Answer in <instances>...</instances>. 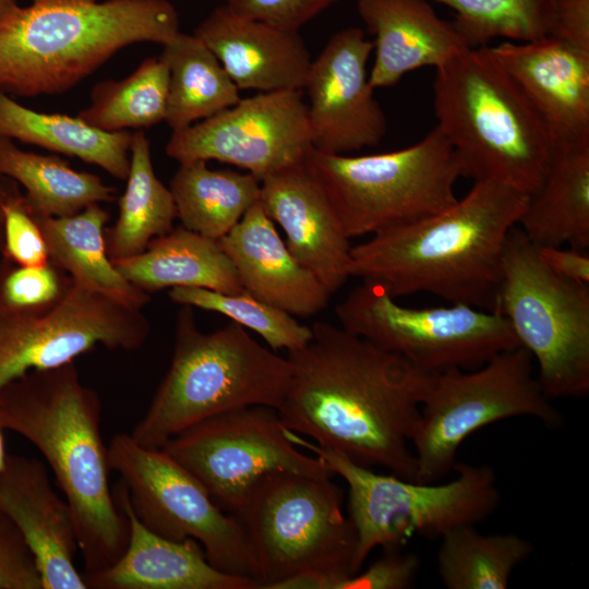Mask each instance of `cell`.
I'll list each match as a JSON object with an SVG mask.
<instances>
[{
    "label": "cell",
    "mask_w": 589,
    "mask_h": 589,
    "mask_svg": "<svg viewBox=\"0 0 589 589\" xmlns=\"http://www.w3.org/2000/svg\"><path fill=\"white\" fill-rule=\"evenodd\" d=\"M340 327L394 353L425 374L472 370L520 346L498 312L471 305L408 308L362 281L335 308Z\"/></svg>",
    "instance_id": "obj_12"
},
{
    "label": "cell",
    "mask_w": 589,
    "mask_h": 589,
    "mask_svg": "<svg viewBox=\"0 0 589 589\" xmlns=\"http://www.w3.org/2000/svg\"><path fill=\"white\" fill-rule=\"evenodd\" d=\"M161 448L205 486L223 510L233 515L268 473L334 476L321 458L297 448L277 409L268 406L206 418L173 435Z\"/></svg>",
    "instance_id": "obj_14"
},
{
    "label": "cell",
    "mask_w": 589,
    "mask_h": 589,
    "mask_svg": "<svg viewBox=\"0 0 589 589\" xmlns=\"http://www.w3.org/2000/svg\"><path fill=\"white\" fill-rule=\"evenodd\" d=\"M3 429L0 426V476L4 468L8 453L5 450V442L2 433Z\"/></svg>",
    "instance_id": "obj_46"
},
{
    "label": "cell",
    "mask_w": 589,
    "mask_h": 589,
    "mask_svg": "<svg viewBox=\"0 0 589 589\" xmlns=\"http://www.w3.org/2000/svg\"><path fill=\"white\" fill-rule=\"evenodd\" d=\"M420 570V558L401 550L385 554L368 568L342 577L332 589H406L414 585Z\"/></svg>",
    "instance_id": "obj_39"
},
{
    "label": "cell",
    "mask_w": 589,
    "mask_h": 589,
    "mask_svg": "<svg viewBox=\"0 0 589 589\" xmlns=\"http://www.w3.org/2000/svg\"><path fill=\"white\" fill-rule=\"evenodd\" d=\"M113 496L129 520V542L121 557L110 567L83 575L87 588L260 589L254 579L212 566L196 540L175 541L146 528L135 516L121 481Z\"/></svg>",
    "instance_id": "obj_22"
},
{
    "label": "cell",
    "mask_w": 589,
    "mask_h": 589,
    "mask_svg": "<svg viewBox=\"0 0 589 589\" xmlns=\"http://www.w3.org/2000/svg\"><path fill=\"white\" fill-rule=\"evenodd\" d=\"M112 263L127 280L148 294L175 287L244 291L219 241L183 226L155 238L140 254Z\"/></svg>",
    "instance_id": "obj_26"
},
{
    "label": "cell",
    "mask_w": 589,
    "mask_h": 589,
    "mask_svg": "<svg viewBox=\"0 0 589 589\" xmlns=\"http://www.w3.org/2000/svg\"><path fill=\"white\" fill-rule=\"evenodd\" d=\"M133 133L107 132L77 117L35 111L0 91V137L77 157L119 180L130 169Z\"/></svg>",
    "instance_id": "obj_28"
},
{
    "label": "cell",
    "mask_w": 589,
    "mask_h": 589,
    "mask_svg": "<svg viewBox=\"0 0 589 589\" xmlns=\"http://www.w3.org/2000/svg\"><path fill=\"white\" fill-rule=\"evenodd\" d=\"M495 312L531 353L551 400L588 395L589 286L554 274L517 226L505 242Z\"/></svg>",
    "instance_id": "obj_11"
},
{
    "label": "cell",
    "mask_w": 589,
    "mask_h": 589,
    "mask_svg": "<svg viewBox=\"0 0 589 589\" xmlns=\"http://www.w3.org/2000/svg\"><path fill=\"white\" fill-rule=\"evenodd\" d=\"M548 36L589 52V0H553Z\"/></svg>",
    "instance_id": "obj_42"
},
{
    "label": "cell",
    "mask_w": 589,
    "mask_h": 589,
    "mask_svg": "<svg viewBox=\"0 0 589 589\" xmlns=\"http://www.w3.org/2000/svg\"><path fill=\"white\" fill-rule=\"evenodd\" d=\"M289 351L283 425L358 465L417 481L411 447L429 375L340 326L316 322Z\"/></svg>",
    "instance_id": "obj_1"
},
{
    "label": "cell",
    "mask_w": 589,
    "mask_h": 589,
    "mask_svg": "<svg viewBox=\"0 0 589 589\" xmlns=\"http://www.w3.org/2000/svg\"><path fill=\"white\" fill-rule=\"evenodd\" d=\"M519 228L536 247L589 245V142L553 144L539 187L528 195Z\"/></svg>",
    "instance_id": "obj_25"
},
{
    "label": "cell",
    "mask_w": 589,
    "mask_h": 589,
    "mask_svg": "<svg viewBox=\"0 0 589 589\" xmlns=\"http://www.w3.org/2000/svg\"><path fill=\"white\" fill-rule=\"evenodd\" d=\"M286 435L347 483L349 518L357 533L353 574L376 548L400 550L416 534L441 538L460 526L485 520L500 504L496 474L489 465L457 461L452 481L422 483L374 472L288 429Z\"/></svg>",
    "instance_id": "obj_7"
},
{
    "label": "cell",
    "mask_w": 589,
    "mask_h": 589,
    "mask_svg": "<svg viewBox=\"0 0 589 589\" xmlns=\"http://www.w3.org/2000/svg\"><path fill=\"white\" fill-rule=\"evenodd\" d=\"M0 175L25 189L29 208L39 216L68 217L115 199V188L98 176L74 170L60 157L23 151L8 137H0Z\"/></svg>",
    "instance_id": "obj_32"
},
{
    "label": "cell",
    "mask_w": 589,
    "mask_h": 589,
    "mask_svg": "<svg viewBox=\"0 0 589 589\" xmlns=\"http://www.w3.org/2000/svg\"><path fill=\"white\" fill-rule=\"evenodd\" d=\"M0 510L29 548L43 589H87L74 563L79 544L71 507L52 489L40 460L8 454L0 476Z\"/></svg>",
    "instance_id": "obj_20"
},
{
    "label": "cell",
    "mask_w": 589,
    "mask_h": 589,
    "mask_svg": "<svg viewBox=\"0 0 589 589\" xmlns=\"http://www.w3.org/2000/svg\"><path fill=\"white\" fill-rule=\"evenodd\" d=\"M303 91L257 93L172 131L166 154L180 163L216 160L260 181L303 163L313 149Z\"/></svg>",
    "instance_id": "obj_15"
},
{
    "label": "cell",
    "mask_w": 589,
    "mask_h": 589,
    "mask_svg": "<svg viewBox=\"0 0 589 589\" xmlns=\"http://www.w3.org/2000/svg\"><path fill=\"white\" fill-rule=\"evenodd\" d=\"M541 261L557 276L589 285V256L584 250L569 247H537Z\"/></svg>",
    "instance_id": "obj_43"
},
{
    "label": "cell",
    "mask_w": 589,
    "mask_h": 589,
    "mask_svg": "<svg viewBox=\"0 0 589 589\" xmlns=\"http://www.w3.org/2000/svg\"><path fill=\"white\" fill-rule=\"evenodd\" d=\"M168 294L178 304L227 316L260 335L273 350L293 351L304 347L312 338L311 326L302 325L293 315L245 291L228 293L196 287H175Z\"/></svg>",
    "instance_id": "obj_36"
},
{
    "label": "cell",
    "mask_w": 589,
    "mask_h": 589,
    "mask_svg": "<svg viewBox=\"0 0 589 589\" xmlns=\"http://www.w3.org/2000/svg\"><path fill=\"white\" fill-rule=\"evenodd\" d=\"M100 423V399L81 383L74 361L28 371L0 388V426L41 453L71 507L83 575L115 564L130 534L110 491Z\"/></svg>",
    "instance_id": "obj_3"
},
{
    "label": "cell",
    "mask_w": 589,
    "mask_h": 589,
    "mask_svg": "<svg viewBox=\"0 0 589 589\" xmlns=\"http://www.w3.org/2000/svg\"><path fill=\"white\" fill-rule=\"evenodd\" d=\"M340 0H225L233 12L276 27L299 32Z\"/></svg>",
    "instance_id": "obj_40"
},
{
    "label": "cell",
    "mask_w": 589,
    "mask_h": 589,
    "mask_svg": "<svg viewBox=\"0 0 589 589\" xmlns=\"http://www.w3.org/2000/svg\"><path fill=\"white\" fill-rule=\"evenodd\" d=\"M0 589H43L29 548L13 521L1 510Z\"/></svg>",
    "instance_id": "obj_41"
},
{
    "label": "cell",
    "mask_w": 589,
    "mask_h": 589,
    "mask_svg": "<svg viewBox=\"0 0 589 589\" xmlns=\"http://www.w3.org/2000/svg\"><path fill=\"white\" fill-rule=\"evenodd\" d=\"M332 478L268 473L236 514L249 538L260 589H276L302 574L324 575L318 589H332L353 574L357 533L342 512L344 490Z\"/></svg>",
    "instance_id": "obj_8"
},
{
    "label": "cell",
    "mask_w": 589,
    "mask_h": 589,
    "mask_svg": "<svg viewBox=\"0 0 589 589\" xmlns=\"http://www.w3.org/2000/svg\"><path fill=\"white\" fill-rule=\"evenodd\" d=\"M169 71L160 58H147L128 77L96 84L79 117L107 132L142 130L165 121Z\"/></svg>",
    "instance_id": "obj_34"
},
{
    "label": "cell",
    "mask_w": 589,
    "mask_h": 589,
    "mask_svg": "<svg viewBox=\"0 0 589 589\" xmlns=\"http://www.w3.org/2000/svg\"><path fill=\"white\" fill-rule=\"evenodd\" d=\"M308 165L349 239L409 224L457 202L462 177L455 152L434 127L408 147L370 155L312 149Z\"/></svg>",
    "instance_id": "obj_9"
},
{
    "label": "cell",
    "mask_w": 589,
    "mask_h": 589,
    "mask_svg": "<svg viewBox=\"0 0 589 589\" xmlns=\"http://www.w3.org/2000/svg\"><path fill=\"white\" fill-rule=\"evenodd\" d=\"M108 458L146 528L175 541L192 538L212 566L257 581L256 562L241 520L223 510L181 464L163 448L143 447L123 433L111 440Z\"/></svg>",
    "instance_id": "obj_13"
},
{
    "label": "cell",
    "mask_w": 589,
    "mask_h": 589,
    "mask_svg": "<svg viewBox=\"0 0 589 589\" xmlns=\"http://www.w3.org/2000/svg\"><path fill=\"white\" fill-rule=\"evenodd\" d=\"M218 241L249 294L299 317L327 306L332 294L291 254L260 201Z\"/></svg>",
    "instance_id": "obj_23"
},
{
    "label": "cell",
    "mask_w": 589,
    "mask_h": 589,
    "mask_svg": "<svg viewBox=\"0 0 589 589\" xmlns=\"http://www.w3.org/2000/svg\"><path fill=\"white\" fill-rule=\"evenodd\" d=\"M149 332L141 309L74 284L50 313L0 317V388L28 371L73 362L98 345L109 350H135Z\"/></svg>",
    "instance_id": "obj_16"
},
{
    "label": "cell",
    "mask_w": 589,
    "mask_h": 589,
    "mask_svg": "<svg viewBox=\"0 0 589 589\" xmlns=\"http://www.w3.org/2000/svg\"><path fill=\"white\" fill-rule=\"evenodd\" d=\"M292 368L230 321L211 333L197 327L193 308L178 313L170 366L131 437L161 448L173 435L218 413L249 406L279 409Z\"/></svg>",
    "instance_id": "obj_6"
},
{
    "label": "cell",
    "mask_w": 589,
    "mask_h": 589,
    "mask_svg": "<svg viewBox=\"0 0 589 589\" xmlns=\"http://www.w3.org/2000/svg\"><path fill=\"white\" fill-rule=\"evenodd\" d=\"M71 276L49 262L20 265L4 256L0 261V317H35L50 313L69 296Z\"/></svg>",
    "instance_id": "obj_37"
},
{
    "label": "cell",
    "mask_w": 589,
    "mask_h": 589,
    "mask_svg": "<svg viewBox=\"0 0 589 589\" xmlns=\"http://www.w3.org/2000/svg\"><path fill=\"white\" fill-rule=\"evenodd\" d=\"M440 539L437 572L448 589H506L513 570L534 551L520 536L482 534L476 525L460 526Z\"/></svg>",
    "instance_id": "obj_33"
},
{
    "label": "cell",
    "mask_w": 589,
    "mask_h": 589,
    "mask_svg": "<svg viewBox=\"0 0 589 589\" xmlns=\"http://www.w3.org/2000/svg\"><path fill=\"white\" fill-rule=\"evenodd\" d=\"M163 47L159 58L169 71L165 121L172 131L209 118L240 100L239 88L197 36L180 32Z\"/></svg>",
    "instance_id": "obj_30"
},
{
    "label": "cell",
    "mask_w": 589,
    "mask_h": 589,
    "mask_svg": "<svg viewBox=\"0 0 589 589\" xmlns=\"http://www.w3.org/2000/svg\"><path fill=\"white\" fill-rule=\"evenodd\" d=\"M372 40L359 27L336 32L312 59L304 88L313 148L347 155L377 146L387 133L369 81Z\"/></svg>",
    "instance_id": "obj_17"
},
{
    "label": "cell",
    "mask_w": 589,
    "mask_h": 589,
    "mask_svg": "<svg viewBox=\"0 0 589 589\" xmlns=\"http://www.w3.org/2000/svg\"><path fill=\"white\" fill-rule=\"evenodd\" d=\"M260 203L296 260L332 296L340 289L350 278L352 247L308 159L263 179Z\"/></svg>",
    "instance_id": "obj_18"
},
{
    "label": "cell",
    "mask_w": 589,
    "mask_h": 589,
    "mask_svg": "<svg viewBox=\"0 0 589 589\" xmlns=\"http://www.w3.org/2000/svg\"><path fill=\"white\" fill-rule=\"evenodd\" d=\"M17 187L19 184L14 180L0 175V253L3 249V203Z\"/></svg>",
    "instance_id": "obj_44"
},
{
    "label": "cell",
    "mask_w": 589,
    "mask_h": 589,
    "mask_svg": "<svg viewBox=\"0 0 589 589\" xmlns=\"http://www.w3.org/2000/svg\"><path fill=\"white\" fill-rule=\"evenodd\" d=\"M527 201L528 194L506 184L476 181L448 208L351 248L350 277L395 299L429 292L495 312L505 242Z\"/></svg>",
    "instance_id": "obj_2"
},
{
    "label": "cell",
    "mask_w": 589,
    "mask_h": 589,
    "mask_svg": "<svg viewBox=\"0 0 589 589\" xmlns=\"http://www.w3.org/2000/svg\"><path fill=\"white\" fill-rule=\"evenodd\" d=\"M180 33L168 0H33L0 28V91L63 93L135 43L166 45Z\"/></svg>",
    "instance_id": "obj_4"
},
{
    "label": "cell",
    "mask_w": 589,
    "mask_h": 589,
    "mask_svg": "<svg viewBox=\"0 0 589 589\" xmlns=\"http://www.w3.org/2000/svg\"><path fill=\"white\" fill-rule=\"evenodd\" d=\"M433 108L462 177L528 195L539 187L553 142L489 46L470 47L435 69Z\"/></svg>",
    "instance_id": "obj_5"
},
{
    "label": "cell",
    "mask_w": 589,
    "mask_h": 589,
    "mask_svg": "<svg viewBox=\"0 0 589 589\" xmlns=\"http://www.w3.org/2000/svg\"><path fill=\"white\" fill-rule=\"evenodd\" d=\"M455 12L454 24L471 48L494 38L526 43L549 35L553 0H435Z\"/></svg>",
    "instance_id": "obj_35"
},
{
    "label": "cell",
    "mask_w": 589,
    "mask_h": 589,
    "mask_svg": "<svg viewBox=\"0 0 589 589\" xmlns=\"http://www.w3.org/2000/svg\"><path fill=\"white\" fill-rule=\"evenodd\" d=\"M169 190L182 226L213 240L225 237L260 201L261 181L250 172L180 163Z\"/></svg>",
    "instance_id": "obj_29"
},
{
    "label": "cell",
    "mask_w": 589,
    "mask_h": 589,
    "mask_svg": "<svg viewBox=\"0 0 589 589\" xmlns=\"http://www.w3.org/2000/svg\"><path fill=\"white\" fill-rule=\"evenodd\" d=\"M514 417H531L549 429L564 422L543 393L533 358L522 346L503 350L472 370L430 374L411 442L417 481L433 483L447 477L467 437Z\"/></svg>",
    "instance_id": "obj_10"
},
{
    "label": "cell",
    "mask_w": 589,
    "mask_h": 589,
    "mask_svg": "<svg viewBox=\"0 0 589 589\" xmlns=\"http://www.w3.org/2000/svg\"><path fill=\"white\" fill-rule=\"evenodd\" d=\"M125 180V190L118 201V218L104 231L111 261L140 254L152 240L169 232L177 218L172 194L155 173L149 141L143 130L133 133Z\"/></svg>",
    "instance_id": "obj_31"
},
{
    "label": "cell",
    "mask_w": 589,
    "mask_h": 589,
    "mask_svg": "<svg viewBox=\"0 0 589 589\" xmlns=\"http://www.w3.org/2000/svg\"><path fill=\"white\" fill-rule=\"evenodd\" d=\"M2 256L24 266L50 262L41 229L19 187L3 203Z\"/></svg>",
    "instance_id": "obj_38"
},
{
    "label": "cell",
    "mask_w": 589,
    "mask_h": 589,
    "mask_svg": "<svg viewBox=\"0 0 589 589\" xmlns=\"http://www.w3.org/2000/svg\"><path fill=\"white\" fill-rule=\"evenodd\" d=\"M20 8L17 0H0V28Z\"/></svg>",
    "instance_id": "obj_45"
},
{
    "label": "cell",
    "mask_w": 589,
    "mask_h": 589,
    "mask_svg": "<svg viewBox=\"0 0 589 589\" xmlns=\"http://www.w3.org/2000/svg\"><path fill=\"white\" fill-rule=\"evenodd\" d=\"M521 88L553 144L589 142V52L554 37L489 47Z\"/></svg>",
    "instance_id": "obj_19"
},
{
    "label": "cell",
    "mask_w": 589,
    "mask_h": 589,
    "mask_svg": "<svg viewBox=\"0 0 589 589\" xmlns=\"http://www.w3.org/2000/svg\"><path fill=\"white\" fill-rule=\"evenodd\" d=\"M239 89L303 91L312 57L299 32L240 15L225 4L193 33Z\"/></svg>",
    "instance_id": "obj_21"
},
{
    "label": "cell",
    "mask_w": 589,
    "mask_h": 589,
    "mask_svg": "<svg viewBox=\"0 0 589 589\" xmlns=\"http://www.w3.org/2000/svg\"><path fill=\"white\" fill-rule=\"evenodd\" d=\"M357 11L374 36L373 88L396 85L407 73L435 69L470 48L453 21L426 0H358Z\"/></svg>",
    "instance_id": "obj_24"
},
{
    "label": "cell",
    "mask_w": 589,
    "mask_h": 589,
    "mask_svg": "<svg viewBox=\"0 0 589 589\" xmlns=\"http://www.w3.org/2000/svg\"><path fill=\"white\" fill-rule=\"evenodd\" d=\"M34 216L50 262L68 273L75 285L134 309L142 310L151 301L149 294L127 280L108 256L104 231L109 215L100 204H91L68 217Z\"/></svg>",
    "instance_id": "obj_27"
}]
</instances>
